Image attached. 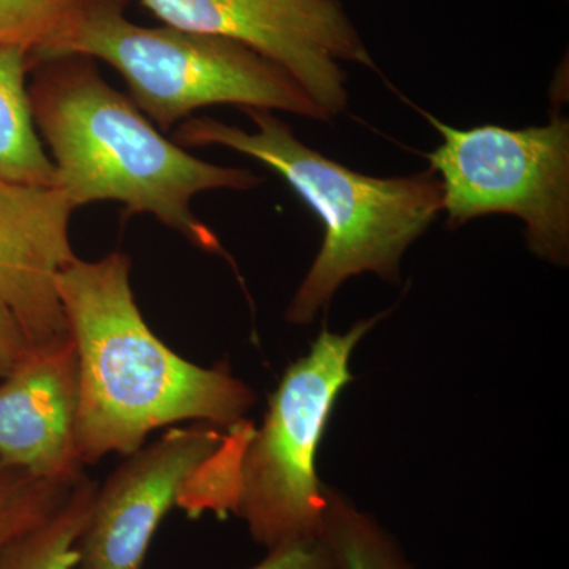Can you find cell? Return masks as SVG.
I'll return each instance as SVG.
<instances>
[{
  "label": "cell",
  "instance_id": "obj_5",
  "mask_svg": "<svg viewBox=\"0 0 569 569\" xmlns=\"http://www.w3.org/2000/svg\"><path fill=\"white\" fill-rule=\"evenodd\" d=\"M383 316L346 332L323 331L309 353L288 367L269 397L260 427L250 426L236 468L234 515L269 550L320 538L328 489L317 475L326 427L350 370L356 346Z\"/></svg>",
  "mask_w": 569,
  "mask_h": 569
},
{
  "label": "cell",
  "instance_id": "obj_2",
  "mask_svg": "<svg viewBox=\"0 0 569 569\" xmlns=\"http://www.w3.org/2000/svg\"><path fill=\"white\" fill-rule=\"evenodd\" d=\"M31 71L37 130L50 148L54 187L73 211L116 201L127 216L149 213L197 249L230 260L192 200L209 190L254 189L261 179L253 171L204 162L164 138L91 58L58 56Z\"/></svg>",
  "mask_w": 569,
  "mask_h": 569
},
{
  "label": "cell",
  "instance_id": "obj_17",
  "mask_svg": "<svg viewBox=\"0 0 569 569\" xmlns=\"http://www.w3.org/2000/svg\"><path fill=\"white\" fill-rule=\"evenodd\" d=\"M32 347L18 318L0 302V381L20 365Z\"/></svg>",
  "mask_w": 569,
  "mask_h": 569
},
{
  "label": "cell",
  "instance_id": "obj_12",
  "mask_svg": "<svg viewBox=\"0 0 569 569\" xmlns=\"http://www.w3.org/2000/svg\"><path fill=\"white\" fill-rule=\"evenodd\" d=\"M97 488L82 475L54 515L0 549V569H77L78 542L91 518Z\"/></svg>",
  "mask_w": 569,
  "mask_h": 569
},
{
  "label": "cell",
  "instance_id": "obj_11",
  "mask_svg": "<svg viewBox=\"0 0 569 569\" xmlns=\"http://www.w3.org/2000/svg\"><path fill=\"white\" fill-rule=\"evenodd\" d=\"M24 48L0 47V181L54 187V163L33 119Z\"/></svg>",
  "mask_w": 569,
  "mask_h": 569
},
{
  "label": "cell",
  "instance_id": "obj_7",
  "mask_svg": "<svg viewBox=\"0 0 569 569\" xmlns=\"http://www.w3.org/2000/svg\"><path fill=\"white\" fill-rule=\"evenodd\" d=\"M164 26L246 44L295 78L328 116L346 111L340 62L376 69L337 0H141Z\"/></svg>",
  "mask_w": 569,
  "mask_h": 569
},
{
  "label": "cell",
  "instance_id": "obj_1",
  "mask_svg": "<svg viewBox=\"0 0 569 569\" xmlns=\"http://www.w3.org/2000/svg\"><path fill=\"white\" fill-rule=\"evenodd\" d=\"M130 258L112 252L71 261L56 277L78 356L77 445L82 466L130 456L153 430L204 422L228 429L254 403L224 367L187 361L153 335L130 284Z\"/></svg>",
  "mask_w": 569,
  "mask_h": 569
},
{
  "label": "cell",
  "instance_id": "obj_16",
  "mask_svg": "<svg viewBox=\"0 0 569 569\" xmlns=\"http://www.w3.org/2000/svg\"><path fill=\"white\" fill-rule=\"evenodd\" d=\"M250 569H340L323 539H307L269 550L261 563Z\"/></svg>",
  "mask_w": 569,
  "mask_h": 569
},
{
  "label": "cell",
  "instance_id": "obj_8",
  "mask_svg": "<svg viewBox=\"0 0 569 569\" xmlns=\"http://www.w3.org/2000/svg\"><path fill=\"white\" fill-rule=\"evenodd\" d=\"M220 427H174L127 456L97 488L91 518L78 542L77 569H142L164 516L183 486L224 440Z\"/></svg>",
  "mask_w": 569,
  "mask_h": 569
},
{
  "label": "cell",
  "instance_id": "obj_6",
  "mask_svg": "<svg viewBox=\"0 0 569 569\" xmlns=\"http://www.w3.org/2000/svg\"><path fill=\"white\" fill-rule=\"evenodd\" d=\"M422 116L443 137L426 153L443 192L451 228L492 213L526 223L530 252L556 266L569 260V122L553 114L545 126L452 129Z\"/></svg>",
  "mask_w": 569,
  "mask_h": 569
},
{
  "label": "cell",
  "instance_id": "obj_9",
  "mask_svg": "<svg viewBox=\"0 0 569 569\" xmlns=\"http://www.w3.org/2000/svg\"><path fill=\"white\" fill-rule=\"evenodd\" d=\"M80 378L70 332L33 346L0 381V459L56 485L82 477L77 445Z\"/></svg>",
  "mask_w": 569,
  "mask_h": 569
},
{
  "label": "cell",
  "instance_id": "obj_4",
  "mask_svg": "<svg viewBox=\"0 0 569 569\" xmlns=\"http://www.w3.org/2000/svg\"><path fill=\"white\" fill-rule=\"evenodd\" d=\"M127 0H88L31 56V67L58 56H84L119 71L130 100L160 130L212 104L283 111L329 121L302 86L239 41L126 17Z\"/></svg>",
  "mask_w": 569,
  "mask_h": 569
},
{
  "label": "cell",
  "instance_id": "obj_14",
  "mask_svg": "<svg viewBox=\"0 0 569 569\" xmlns=\"http://www.w3.org/2000/svg\"><path fill=\"white\" fill-rule=\"evenodd\" d=\"M74 485H56L0 459V549L54 515Z\"/></svg>",
  "mask_w": 569,
  "mask_h": 569
},
{
  "label": "cell",
  "instance_id": "obj_10",
  "mask_svg": "<svg viewBox=\"0 0 569 569\" xmlns=\"http://www.w3.org/2000/svg\"><path fill=\"white\" fill-rule=\"evenodd\" d=\"M73 212L56 187L0 181V302L32 346L69 335L56 277L78 258L70 242Z\"/></svg>",
  "mask_w": 569,
  "mask_h": 569
},
{
  "label": "cell",
  "instance_id": "obj_15",
  "mask_svg": "<svg viewBox=\"0 0 569 569\" xmlns=\"http://www.w3.org/2000/svg\"><path fill=\"white\" fill-rule=\"evenodd\" d=\"M88 0H0V47H20L29 58L54 39Z\"/></svg>",
  "mask_w": 569,
  "mask_h": 569
},
{
  "label": "cell",
  "instance_id": "obj_3",
  "mask_svg": "<svg viewBox=\"0 0 569 569\" xmlns=\"http://www.w3.org/2000/svg\"><path fill=\"white\" fill-rule=\"evenodd\" d=\"M254 132L212 118H189L174 133L181 148L222 146L271 168L323 224V244L299 284L284 318L309 325L331 305L343 282L372 272L389 282L403 254L443 211L432 170L397 178L356 173L295 137L269 110L242 108Z\"/></svg>",
  "mask_w": 569,
  "mask_h": 569
},
{
  "label": "cell",
  "instance_id": "obj_13",
  "mask_svg": "<svg viewBox=\"0 0 569 569\" xmlns=\"http://www.w3.org/2000/svg\"><path fill=\"white\" fill-rule=\"evenodd\" d=\"M320 538L340 569H408L387 533L329 489Z\"/></svg>",
  "mask_w": 569,
  "mask_h": 569
}]
</instances>
